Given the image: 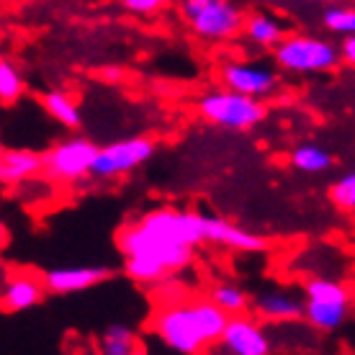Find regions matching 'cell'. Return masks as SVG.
<instances>
[{"label": "cell", "instance_id": "1", "mask_svg": "<svg viewBox=\"0 0 355 355\" xmlns=\"http://www.w3.org/2000/svg\"><path fill=\"white\" fill-rule=\"evenodd\" d=\"M180 13L191 24V31L206 42L234 39L245 34V24H248L245 13L227 0H186L180 6Z\"/></svg>", "mask_w": 355, "mask_h": 355}, {"label": "cell", "instance_id": "2", "mask_svg": "<svg viewBox=\"0 0 355 355\" xmlns=\"http://www.w3.org/2000/svg\"><path fill=\"white\" fill-rule=\"evenodd\" d=\"M198 114L204 116L206 121L230 129V132H245L258 126L260 121H266V106L255 101V98L240 96L232 90H211L196 101Z\"/></svg>", "mask_w": 355, "mask_h": 355}, {"label": "cell", "instance_id": "3", "mask_svg": "<svg viewBox=\"0 0 355 355\" xmlns=\"http://www.w3.org/2000/svg\"><path fill=\"white\" fill-rule=\"evenodd\" d=\"M275 64L286 72H329L335 70L343 60L340 46H335L327 39L306 34L286 36L281 44L273 49Z\"/></svg>", "mask_w": 355, "mask_h": 355}, {"label": "cell", "instance_id": "4", "mask_svg": "<svg viewBox=\"0 0 355 355\" xmlns=\"http://www.w3.org/2000/svg\"><path fill=\"white\" fill-rule=\"evenodd\" d=\"M116 248L121 250L124 258H150L155 263H160L168 273H178L183 268L191 266L193 260V250L183 248V245H173L160 237H155L144 230L139 222L126 224L116 234Z\"/></svg>", "mask_w": 355, "mask_h": 355}, {"label": "cell", "instance_id": "5", "mask_svg": "<svg viewBox=\"0 0 355 355\" xmlns=\"http://www.w3.org/2000/svg\"><path fill=\"white\" fill-rule=\"evenodd\" d=\"M204 216L201 211H191V209H173V206H160L152 209L144 216H139L137 222L142 224L144 230L160 237L173 245H183V248L196 250L204 237Z\"/></svg>", "mask_w": 355, "mask_h": 355}, {"label": "cell", "instance_id": "6", "mask_svg": "<svg viewBox=\"0 0 355 355\" xmlns=\"http://www.w3.org/2000/svg\"><path fill=\"white\" fill-rule=\"evenodd\" d=\"M155 335L180 355H198L206 347L198 317H196L193 304H175V306H162L155 314Z\"/></svg>", "mask_w": 355, "mask_h": 355}, {"label": "cell", "instance_id": "7", "mask_svg": "<svg viewBox=\"0 0 355 355\" xmlns=\"http://www.w3.org/2000/svg\"><path fill=\"white\" fill-rule=\"evenodd\" d=\"M98 152L101 147H96L85 137H75V139L54 144L42 155L46 178L54 183H78L93 173Z\"/></svg>", "mask_w": 355, "mask_h": 355}, {"label": "cell", "instance_id": "8", "mask_svg": "<svg viewBox=\"0 0 355 355\" xmlns=\"http://www.w3.org/2000/svg\"><path fill=\"white\" fill-rule=\"evenodd\" d=\"M155 150H157V144L150 137H134V139H124V142H114L108 144V147H101L90 178L106 180V178L126 175L132 170L142 168L144 162L155 155Z\"/></svg>", "mask_w": 355, "mask_h": 355}, {"label": "cell", "instance_id": "9", "mask_svg": "<svg viewBox=\"0 0 355 355\" xmlns=\"http://www.w3.org/2000/svg\"><path fill=\"white\" fill-rule=\"evenodd\" d=\"M219 80L224 83V90L255 98L260 103L278 88V75L263 62H224L219 67Z\"/></svg>", "mask_w": 355, "mask_h": 355}, {"label": "cell", "instance_id": "10", "mask_svg": "<svg viewBox=\"0 0 355 355\" xmlns=\"http://www.w3.org/2000/svg\"><path fill=\"white\" fill-rule=\"evenodd\" d=\"M222 350L227 355H270V338L260 322L252 317H232L222 338Z\"/></svg>", "mask_w": 355, "mask_h": 355}, {"label": "cell", "instance_id": "11", "mask_svg": "<svg viewBox=\"0 0 355 355\" xmlns=\"http://www.w3.org/2000/svg\"><path fill=\"white\" fill-rule=\"evenodd\" d=\"M111 278V268H52L42 275V284L49 293H78L103 284Z\"/></svg>", "mask_w": 355, "mask_h": 355}, {"label": "cell", "instance_id": "12", "mask_svg": "<svg viewBox=\"0 0 355 355\" xmlns=\"http://www.w3.org/2000/svg\"><path fill=\"white\" fill-rule=\"evenodd\" d=\"M252 309L263 322H299L304 320V311H306V299H302L299 293L293 291H263L260 296H255Z\"/></svg>", "mask_w": 355, "mask_h": 355}, {"label": "cell", "instance_id": "13", "mask_svg": "<svg viewBox=\"0 0 355 355\" xmlns=\"http://www.w3.org/2000/svg\"><path fill=\"white\" fill-rule=\"evenodd\" d=\"M204 237L206 242L242 250V252H263V250H268V242L260 234H252V232L242 230V227H234V224H230L227 219H219V216H204Z\"/></svg>", "mask_w": 355, "mask_h": 355}, {"label": "cell", "instance_id": "14", "mask_svg": "<svg viewBox=\"0 0 355 355\" xmlns=\"http://www.w3.org/2000/svg\"><path fill=\"white\" fill-rule=\"evenodd\" d=\"M42 170H44L42 155H36L31 150H3V155H0V178L6 186L31 180Z\"/></svg>", "mask_w": 355, "mask_h": 355}, {"label": "cell", "instance_id": "15", "mask_svg": "<svg viewBox=\"0 0 355 355\" xmlns=\"http://www.w3.org/2000/svg\"><path fill=\"white\" fill-rule=\"evenodd\" d=\"M44 284L31 275H16L6 281L3 288V309L6 311H26L34 309L44 299Z\"/></svg>", "mask_w": 355, "mask_h": 355}, {"label": "cell", "instance_id": "16", "mask_svg": "<svg viewBox=\"0 0 355 355\" xmlns=\"http://www.w3.org/2000/svg\"><path fill=\"white\" fill-rule=\"evenodd\" d=\"M139 350H142V345H139L137 332L121 322L108 324L98 340V355H137Z\"/></svg>", "mask_w": 355, "mask_h": 355}, {"label": "cell", "instance_id": "17", "mask_svg": "<svg viewBox=\"0 0 355 355\" xmlns=\"http://www.w3.org/2000/svg\"><path fill=\"white\" fill-rule=\"evenodd\" d=\"M196 317H198V327H201V335H204V343L211 345V343H222L224 332H227V324H230V314L222 311L211 299H196L193 302Z\"/></svg>", "mask_w": 355, "mask_h": 355}, {"label": "cell", "instance_id": "18", "mask_svg": "<svg viewBox=\"0 0 355 355\" xmlns=\"http://www.w3.org/2000/svg\"><path fill=\"white\" fill-rule=\"evenodd\" d=\"M245 36L252 44L275 49L286 39V28L278 18L268 16V13H252L248 18V24H245Z\"/></svg>", "mask_w": 355, "mask_h": 355}, {"label": "cell", "instance_id": "19", "mask_svg": "<svg viewBox=\"0 0 355 355\" xmlns=\"http://www.w3.org/2000/svg\"><path fill=\"white\" fill-rule=\"evenodd\" d=\"M350 304H322V302H306V311H304V320L306 324H311L314 329L322 332H332L345 324Z\"/></svg>", "mask_w": 355, "mask_h": 355}, {"label": "cell", "instance_id": "20", "mask_svg": "<svg viewBox=\"0 0 355 355\" xmlns=\"http://www.w3.org/2000/svg\"><path fill=\"white\" fill-rule=\"evenodd\" d=\"M42 103H44L46 114L52 116L54 121H60L67 129H80V108L64 90H46L44 96H42Z\"/></svg>", "mask_w": 355, "mask_h": 355}, {"label": "cell", "instance_id": "21", "mask_svg": "<svg viewBox=\"0 0 355 355\" xmlns=\"http://www.w3.org/2000/svg\"><path fill=\"white\" fill-rule=\"evenodd\" d=\"M304 299L322 304H350V291L345 284H338L332 278H309L304 284Z\"/></svg>", "mask_w": 355, "mask_h": 355}, {"label": "cell", "instance_id": "22", "mask_svg": "<svg viewBox=\"0 0 355 355\" xmlns=\"http://www.w3.org/2000/svg\"><path fill=\"white\" fill-rule=\"evenodd\" d=\"M332 165V155L327 150H322L317 144H299L296 150L291 152V168L299 170V173H324Z\"/></svg>", "mask_w": 355, "mask_h": 355}, {"label": "cell", "instance_id": "23", "mask_svg": "<svg viewBox=\"0 0 355 355\" xmlns=\"http://www.w3.org/2000/svg\"><path fill=\"white\" fill-rule=\"evenodd\" d=\"M209 299L230 317H242L250 306V296L245 293V288L234 284H216L209 293Z\"/></svg>", "mask_w": 355, "mask_h": 355}, {"label": "cell", "instance_id": "24", "mask_svg": "<svg viewBox=\"0 0 355 355\" xmlns=\"http://www.w3.org/2000/svg\"><path fill=\"white\" fill-rule=\"evenodd\" d=\"M322 24L332 34H343L345 39L347 36H355V8L329 6V8L322 10Z\"/></svg>", "mask_w": 355, "mask_h": 355}, {"label": "cell", "instance_id": "25", "mask_svg": "<svg viewBox=\"0 0 355 355\" xmlns=\"http://www.w3.org/2000/svg\"><path fill=\"white\" fill-rule=\"evenodd\" d=\"M21 96H24V78L10 60H3L0 62V101L8 106V103H16Z\"/></svg>", "mask_w": 355, "mask_h": 355}, {"label": "cell", "instance_id": "26", "mask_svg": "<svg viewBox=\"0 0 355 355\" xmlns=\"http://www.w3.org/2000/svg\"><path fill=\"white\" fill-rule=\"evenodd\" d=\"M329 201L338 206L340 211H355V173L343 175L329 188Z\"/></svg>", "mask_w": 355, "mask_h": 355}, {"label": "cell", "instance_id": "27", "mask_svg": "<svg viewBox=\"0 0 355 355\" xmlns=\"http://www.w3.org/2000/svg\"><path fill=\"white\" fill-rule=\"evenodd\" d=\"M124 8L132 10V13H139V16H147L152 10L162 8L160 0H124Z\"/></svg>", "mask_w": 355, "mask_h": 355}, {"label": "cell", "instance_id": "28", "mask_svg": "<svg viewBox=\"0 0 355 355\" xmlns=\"http://www.w3.org/2000/svg\"><path fill=\"white\" fill-rule=\"evenodd\" d=\"M340 54H343V62L353 64V67H355V36H347V39H343Z\"/></svg>", "mask_w": 355, "mask_h": 355}, {"label": "cell", "instance_id": "29", "mask_svg": "<svg viewBox=\"0 0 355 355\" xmlns=\"http://www.w3.org/2000/svg\"><path fill=\"white\" fill-rule=\"evenodd\" d=\"M106 72H108L106 78H111V80H114V78H119V75H121V72H119V70H106Z\"/></svg>", "mask_w": 355, "mask_h": 355}, {"label": "cell", "instance_id": "30", "mask_svg": "<svg viewBox=\"0 0 355 355\" xmlns=\"http://www.w3.org/2000/svg\"><path fill=\"white\" fill-rule=\"evenodd\" d=\"M137 355H147V353H144V350H139V353H137Z\"/></svg>", "mask_w": 355, "mask_h": 355}]
</instances>
